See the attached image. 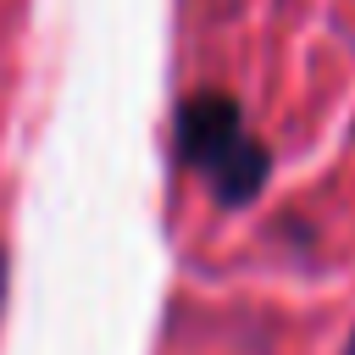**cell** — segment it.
Instances as JSON below:
<instances>
[{
  "mask_svg": "<svg viewBox=\"0 0 355 355\" xmlns=\"http://www.w3.org/2000/svg\"><path fill=\"white\" fill-rule=\"evenodd\" d=\"M178 155L205 178L216 205H255L272 178V150L244 128L233 94H189L178 105Z\"/></svg>",
  "mask_w": 355,
  "mask_h": 355,
  "instance_id": "cell-1",
  "label": "cell"
},
{
  "mask_svg": "<svg viewBox=\"0 0 355 355\" xmlns=\"http://www.w3.org/2000/svg\"><path fill=\"white\" fill-rule=\"evenodd\" d=\"M0 311H6V250H0Z\"/></svg>",
  "mask_w": 355,
  "mask_h": 355,
  "instance_id": "cell-2",
  "label": "cell"
},
{
  "mask_svg": "<svg viewBox=\"0 0 355 355\" xmlns=\"http://www.w3.org/2000/svg\"><path fill=\"white\" fill-rule=\"evenodd\" d=\"M344 355H355V333H349V344H344Z\"/></svg>",
  "mask_w": 355,
  "mask_h": 355,
  "instance_id": "cell-3",
  "label": "cell"
}]
</instances>
